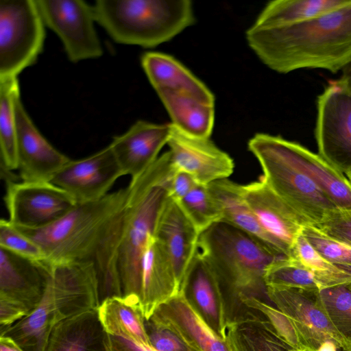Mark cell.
Here are the masks:
<instances>
[{"label": "cell", "instance_id": "obj_1", "mask_svg": "<svg viewBox=\"0 0 351 351\" xmlns=\"http://www.w3.org/2000/svg\"><path fill=\"white\" fill-rule=\"evenodd\" d=\"M127 196L126 187L99 200L77 204L47 226L36 229L14 226L41 247L48 263H93L101 304L108 298L122 297L118 252Z\"/></svg>", "mask_w": 351, "mask_h": 351}, {"label": "cell", "instance_id": "obj_2", "mask_svg": "<svg viewBox=\"0 0 351 351\" xmlns=\"http://www.w3.org/2000/svg\"><path fill=\"white\" fill-rule=\"evenodd\" d=\"M245 37L260 60L276 72L321 69L337 73L351 62V1L297 24L263 27L253 23Z\"/></svg>", "mask_w": 351, "mask_h": 351}, {"label": "cell", "instance_id": "obj_3", "mask_svg": "<svg viewBox=\"0 0 351 351\" xmlns=\"http://www.w3.org/2000/svg\"><path fill=\"white\" fill-rule=\"evenodd\" d=\"M197 250L219 285L225 300L228 321L250 311L241 303L243 297L269 301L265 274L282 255L246 232L219 221L202 232Z\"/></svg>", "mask_w": 351, "mask_h": 351}, {"label": "cell", "instance_id": "obj_4", "mask_svg": "<svg viewBox=\"0 0 351 351\" xmlns=\"http://www.w3.org/2000/svg\"><path fill=\"white\" fill-rule=\"evenodd\" d=\"M176 170L169 151L159 156L141 176L131 179L127 186L118 271L122 297L139 308L144 252L149 237L154 234L159 213L169 197Z\"/></svg>", "mask_w": 351, "mask_h": 351}, {"label": "cell", "instance_id": "obj_5", "mask_svg": "<svg viewBox=\"0 0 351 351\" xmlns=\"http://www.w3.org/2000/svg\"><path fill=\"white\" fill-rule=\"evenodd\" d=\"M95 21L116 43L145 48L167 42L195 23L189 0H97Z\"/></svg>", "mask_w": 351, "mask_h": 351}, {"label": "cell", "instance_id": "obj_6", "mask_svg": "<svg viewBox=\"0 0 351 351\" xmlns=\"http://www.w3.org/2000/svg\"><path fill=\"white\" fill-rule=\"evenodd\" d=\"M248 149L258 160L268 186L310 225L319 223L337 207L315 184L280 151L275 136L257 133Z\"/></svg>", "mask_w": 351, "mask_h": 351}, {"label": "cell", "instance_id": "obj_7", "mask_svg": "<svg viewBox=\"0 0 351 351\" xmlns=\"http://www.w3.org/2000/svg\"><path fill=\"white\" fill-rule=\"evenodd\" d=\"M45 26L36 0H0V77H17L36 61Z\"/></svg>", "mask_w": 351, "mask_h": 351}, {"label": "cell", "instance_id": "obj_8", "mask_svg": "<svg viewBox=\"0 0 351 351\" xmlns=\"http://www.w3.org/2000/svg\"><path fill=\"white\" fill-rule=\"evenodd\" d=\"M49 263L0 247V330L32 313L49 282Z\"/></svg>", "mask_w": 351, "mask_h": 351}, {"label": "cell", "instance_id": "obj_9", "mask_svg": "<svg viewBox=\"0 0 351 351\" xmlns=\"http://www.w3.org/2000/svg\"><path fill=\"white\" fill-rule=\"evenodd\" d=\"M315 136L318 154L342 173L351 169V91L330 80L317 99Z\"/></svg>", "mask_w": 351, "mask_h": 351}, {"label": "cell", "instance_id": "obj_10", "mask_svg": "<svg viewBox=\"0 0 351 351\" xmlns=\"http://www.w3.org/2000/svg\"><path fill=\"white\" fill-rule=\"evenodd\" d=\"M274 306L291 321L300 349L317 351L325 343L334 342L345 351L351 348L331 322L322 302L319 289L267 287Z\"/></svg>", "mask_w": 351, "mask_h": 351}, {"label": "cell", "instance_id": "obj_11", "mask_svg": "<svg viewBox=\"0 0 351 351\" xmlns=\"http://www.w3.org/2000/svg\"><path fill=\"white\" fill-rule=\"evenodd\" d=\"M36 1L45 25L58 36L70 61L102 55L93 6L81 0Z\"/></svg>", "mask_w": 351, "mask_h": 351}, {"label": "cell", "instance_id": "obj_12", "mask_svg": "<svg viewBox=\"0 0 351 351\" xmlns=\"http://www.w3.org/2000/svg\"><path fill=\"white\" fill-rule=\"evenodd\" d=\"M4 202L9 221L36 229L63 217L76 205L63 189L51 182H6Z\"/></svg>", "mask_w": 351, "mask_h": 351}, {"label": "cell", "instance_id": "obj_13", "mask_svg": "<svg viewBox=\"0 0 351 351\" xmlns=\"http://www.w3.org/2000/svg\"><path fill=\"white\" fill-rule=\"evenodd\" d=\"M48 263L47 289L58 322L99 308V280L93 263L80 261Z\"/></svg>", "mask_w": 351, "mask_h": 351}, {"label": "cell", "instance_id": "obj_14", "mask_svg": "<svg viewBox=\"0 0 351 351\" xmlns=\"http://www.w3.org/2000/svg\"><path fill=\"white\" fill-rule=\"evenodd\" d=\"M123 176L108 145L82 159L70 160L50 181L65 191L77 204L101 199Z\"/></svg>", "mask_w": 351, "mask_h": 351}, {"label": "cell", "instance_id": "obj_15", "mask_svg": "<svg viewBox=\"0 0 351 351\" xmlns=\"http://www.w3.org/2000/svg\"><path fill=\"white\" fill-rule=\"evenodd\" d=\"M243 196L258 223L274 240L280 254L291 258L293 244L308 222L278 196L261 176L242 185Z\"/></svg>", "mask_w": 351, "mask_h": 351}, {"label": "cell", "instance_id": "obj_16", "mask_svg": "<svg viewBox=\"0 0 351 351\" xmlns=\"http://www.w3.org/2000/svg\"><path fill=\"white\" fill-rule=\"evenodd\" d=\"M18 170L21 181L50 182L71 160L53 147L36 128L19 93L15 98Z\"/></svg>", "mask_w": 351, "mask_h": 351}, {"label": "cell", "instance_id": "obj_17", "mask_svg": "<svg viewBox=\"0 0 351 351\" xmlns=\"http://www.w3.org/2000/svg\"><path fill=\"white\" fill-rule=\"evenodd\" d=\"M167 144L175 167L191 174L199 184L228 178L234 171L232 158L210 138L188 135L172 124Z\"/></svg>", "mask_w": 351, "mask_h": 351}, {"label": "cell", "instance_id": "obj_18", "mask_svg": "<svg viewBox=\"0 0 351 351\" xmlns=\"http://www.w3.org/2000/svg\"><path fill=\"white\" fill-rule=\"evenodd\" d=\"M171 130V123L158 124L139 120L125 133L114 136L110 145L123 176L134 179L145 171L168 143Z\"/></svg>", "mask_w": 351, "mask_h": 351}, {"label": "cell", "instance_id": "obj_19", "mask_svg": "<svg viewBox=\"0 0 351 351\" xmlns=\"http://www.w3.org/2000/svg\"><path fill=\"white\" fill-rule=\"evenodd\" d=\"M180 293L206 324L224 338L228 321L226 304L215 276L197 250L186 271Z\"/></svg>", "mask_w": 351, "mask_h": 351}, {"label": "cell", "instance_id": "obj_20", "mask_svg": "<svg viewBox=\"0 0 351 351\" xmlns=\"http://www.w3.org/2000/svg\"><path fill=\"white\" fill-rule=\"evenodd\" d=\"M199 235L178 202L169 196L158 217L153 236L171 257L180 291L197 250Z\"/></svg>", "mask_w": 351, "mask_h": 351}, {"label": "cell", "instance_id": "obj_21", "mask_svg": "<svg viewBox=\"0 0 351 351\" xmlns=\"http://www.w3.org/2000/svg\"><path fill=\"white\" fill-rule=\"evenodd\" d=\"M180 293L174 267L165 246L153 235L147 240L141 265L139 306L145 319Z\"/></svg>", "mask_w": 351, "mask_h": 351}, {"label": "cell", "instance_id": "obj_22", "mask_svg": "<svg viewBox=\"0 0 351 351\" xmlns=\"http://www.w3.org/2000/svg\"><path fill=\"white\" fill-rule=\"evenodd\" d=\"M282 154L322 191L338 208L351 209V184L343 176L319 154L298 143L275 136Z\"/></svg>", "mask_w": 351, "mask_h": 351}, {"label": "cell", "instance_id": "obj_23", "mask_svg": "<svg viewBox=\"0 0 351 351\" xmlns=\"http://www.w3.org/2000/svg\"><path fill=\"white\" fill-rule=\"evenodd\" d=\"M151 317L170 326L197 351H229L225 339L206 324L182 293L159 306Z\"/></svg>", "mask_w": 351, "mask_h": 351}, {"label": "cell", "instance_id": "obj_24", "mask_svg": "<svg viewBox=\"0 0 351 351\" xmlns=\"http://www.w3.org/2000/svg\"><path fill=\"white\" fill-rule=\"evenodd\" d=\"M141 62L156 92L183 93L204 103L215 104V96L209 88L174 57L149 51L143 54Z\"/></svg>", "mask_w": 351, "mask_h": 351}, {"label": "cell", "instance_id": "obj_25", "mask_svg": "<svg viewBox=\"0 0 351 351\" xmlns=\"http://www.w3.org/2000/svg\"><path fill=\"white\" fill-rule=\"evenodd\" d=\"M45 351H110L109 335L101 322L98 308L58 322Z\"/></svg>", "mask_w": 351, "mask_h": 351}, {"label": "cell", "instance_id": "obj_26", "mask_svg": "<svg viewBox=\"0 0 351 351\" xmlns=\"http://www.w3.org/2000/svg\"><path fill=\"white\" fill-rule=\"evenodd\" d=\"M224 339L229 351H293L256 311L228 322Z\"/></svg>", "mask_w": 351, "mask_h": 351}, {"label": "cell", "instance_id": "obj_27", "mask_svg": "<svg viewBox=\"0 0 351 351\" xmlns=\"http://www.w3.org/2000/svg\"><path fill=\"white\" fill-rule=\"evenodd\" d=\"M208 187L220 207L223 215L221 221L246 232L280 254L274 240L260 226L246 203L242 185L225 178L210 183Z\"/></svg>", "mask_w": 351, "mask_h": 351}, {"label": "cell", "instance_id": "obj_28", "mask_svg": "<svg viewBox=\"0 0 351 351\" xmlns=\"http://www.w3.org/2000/svg\"><path fill=\"white\" fill-rule=\"evenodd\" d=\"M156 93L173 125L188 135L210 138L215 121L214 105L183 93L171 90Z\"/></svg>", "mask_w": 351, "mask_h": 351}, {"label": "cell", "instance_id": "obj_29", "mask_svg": "<svg viewBox=\"0 0 351 351\" xmlns=\"http://www.w3.org/2000/svg\"><path fill=\"white\" fill-rule=\"evenodd\" d=\"M58 323L51 295L47 290L29 315L0 330V336L12 339L23 351H45L51 332Z\"/></svg>", "mask_w": 351, "mask_h": 351}, {"label": "cell", "instance_id": "obj_30", "mask_svg": "<svg viewBox=\"0 0 351 351\" xmlns=\"http://www.w3.org/2000/svg\"><path fill=\"white\" fill-rule=\"evenodd\" d=\"M351 0H275L267 3L254 24L280 27L300 23L333 11Z\"/></svg>", "mask_w": 351, "mask_h": 351}, {"label": "cell", "instance_id": "obj_31", "mask_svg": "<svg viewBox=\"0 0 351 351\" xmlns=\"http://www.w3.org/2000/svg\"><path fill=\"white\" fill-rule=\"evenodd\" d=\"M101 322L108 334L149 345L145 318L140 308L123 297L104 300L98 308Z\"/></svg>", "mask_w": 351, "mask_h": 351}, {"label": "cell", "instance_id": "obj_32", "mask_svg": "<svg viewBox=\"0 0 351 351\" xmlns=\"http://www.w3.org/2000/svg\"><path fill=\"white\" fill-rule=\"evenodd\" d=\"M19 93L17 77H0L1 171L18 170L14 101Z\"/></svg>", "mask_w": 351, "mask_h": 351}, {"label": "cell", "instance_id": "obj_33", "mask_svg": "<svg viewBox=\"0 0 351 351\" xmlns=\"http://www.w3.org/2000/svg\"><path fill=\"white\" fill-rule=\"evenodd\" d=\"M293 258L313 275L319 289L351 280V271L339 267L322 256L300 233L291 250Z\"/></svg>", "mask_w": 351, "mask_h": 351}, {"label": "cell", "instance_id": "obj_34", "mask_svg": "<svg viewBox=\"0 0 351 351\" xmlns=\"http://www.w3.org/2000/svg\"><path fill=\"white\" fill-rule=\"evenodd\" d=\"M178 203L199 234L222 221L220 207L208 185L198 184Z\"/></svg>", "mask_w": 351, "mask_h": 351}, {"label": "cell", "instance_id": "obj_35", "mask_svg": "<svg viewBox=\"0 0 351 351\" xmlns=\"http://www.w3.org/2000/svg\"><path fill=\"white\" fill-rule=\"evenodd\" d=\"M326 311L351 348V280L319 289Z\"/></svg>", "mask_w": 351, "mask_h": 351}, {"label": "cell", "instance_id": "obj_36", "mask_svg": "<svg viewBox=\"0 0 351 351\" xmlns=\"http://www.w3.org/2000/svg\"><path fill=\"white\" fill-rule=\"evenodd\" d=\"M266 286L319 289L311 273L293 258L271 263L265 274Z\"/></svg>", "mask_w": 351, "mask_h": 351}, {"label": "cell", "instance_id": "obj_37", "mask_svg": "<svg viewBox=\"0 0 351 351\" xmlns=\"http://www.w3.org/2000/svg\"><path fill=\"white\" fill-rule=\"evenodd\" d=\"M302 234L308 243L324 258L332 264L351 271V247L333 239L307 224Z\"/></svg>", "mask_w": 351, "mask_h": 351}, {"label": "cell", "instance_id": "obj_38", "mask_svg": "<svg viewBox=\"0 0 351 351\" xmlns=\"http://www.w3.org/2000/svg\"><path fill=\"white\" fill-rule=\"evenodd\" d=\"M241 303L261 314L271 325L276 332L295 349H300L298 333L290 319L271 303L254 297L241 298Z\"/></svg>", "mask_w": 351, "mask_h": 351}, {"label": "cell", "instance_id": "obj_39", "mask_svg": "<svg viewBox=\"0 0 351 351\" xmlns=\"http://www.w3.org/2000/svg\"><path fill=\"white\" fill-rule=\"evenodd\" d=\"M0 247L33 261H46L41 247L20 232L8 219H1L0 221Z\"/></svg>", "mask_w": 351, "mask_h": 351}, {"label": "cell", "instance_id": "obj_40", "mask_svg": "<svg viewBox=\"0 0 351 351\" xmlns=\"http://www.w3.org/2000/svg\"><path fill=\"white\" fill-rule=\"evenodd\" d=\"M149 345L158 351H197L170 326L153 317L145 319Z\"/></svg>", "mask_w": 351, "mask_h": 351}, {"label": "cell", "instance_id": "obj_41", "mask_svg": "<svg viewBox=\"0 0 351 351\" xmlns=\"http://www.w3.org/2000/svg\"><path fill=\"white\" fill-rule=\"evenodd\" d=\"M326 235L351 247V209L336 208L315 226Z\"/></svg>", "mask_w": 351, "mask_h": 351}, {"label": "cell", "instance_id": "obj_42", "mask_svg": "<svg viewBox=\"0 0 351 351\" xmlns=\"http://www.w3.org/2000/svg\"><path fill=\"white\" fill-rule=\"evenodd\" d=\"M198 183L189 173L177 169L171 180L169 196L179 202L189 193Z\"/></svg>", "mask_w": 351, "mask_h": 351}, {"label": "cell", "instance_id": "obj_43", "mask_svg": "<svg viewBox=\"0 0 351 351\" xmlns=\"http://www.w3.org/2000/svg\"><path fill=\"white\" fill-rule=\"evenodd\" d=\"M109 335L110 351H158L151 346H145L122 336Z\"/></svg>", "mask_w": 351, "mask_h": 351}, {"label": "cell", "instance_id": "obj_44", "mask_svg": "<svg viewBox=\"0 0 351 351\" xmlns=\"http://www.w3.org/2000/svg\"><path fill=\"white\" fill-rule=\"evenodd\" d=\"M0 351H23L12 339L0 336Z\"/></svg>", "mask_w": 351, "mask_h": 351}, {"label": "cell", "instance_id": "obj_45", "mask_svg": "<svg viewBox=\"0 0 351 351\" xmlns=\"http://www.w3.org/2000/svg\"><path fill=\"white\" fill-rule=\"evenodd\" d=\"M339 80L351 91V62H350L342 70L341 75Z\"/></svg>", "mask_w": 351, "mask_h": 351}, {"label": "cell", "instance_id": "obj_46", "mask_svg": "<svg viewBox=\"0 0 351 351\" xmlns=\"http://www.w3.org/2000/svg\"><path fill=\"white\" fill-rule=\"evenodd\" d=\"M346 175L347 176V179L348 180V181L350 182V183L351 184V169L350 170H348L346 173Z\"/></svg>", "mask_w": 351, "mask_h": 351}, {"label": "cell", "instance_id": "obj_47", "mask_svg": "<svg viewBox=\"0 0 351 351\" xmlns=\"http://www.w3.org/2000/svg\"><path fill=\"white\" fill-rule=\"evenodd\" d=\"M293 351H307V350H298V349H295V348H293Z\"/></svg>", "mask_w": 351, "mask_h": 351}]
</instances>
